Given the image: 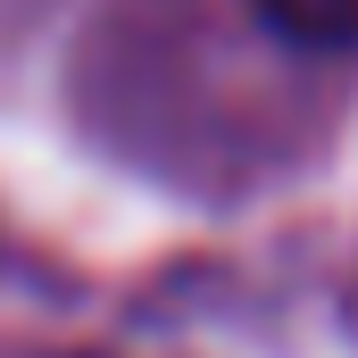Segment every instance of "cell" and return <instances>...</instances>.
<instances>
[{
	"instance_id": "1",
	"label": "cell",
	"mask_w": 358,
	"mask_h": 358,
	"mask_svg": "<svg viewBox=\"0 0 358 358\" xmlns=\"http://www.w3.org/2000/svg\"><path fill=\"white\" fill-rule=\"evenodd\" d=\"M250 8L300 50H350L358 42V0H250Z\"/></svg>"
}]
</instances>
